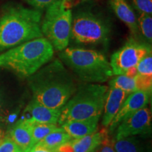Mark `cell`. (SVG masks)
Listing matches in <instances>:
<instances>
[{"label": "cell", "instance_id": "obj_1", "mask_svg": "<svg viewBox=\"0 0 152 152\" xmlns=\"http://www.w3.org/2000/svg\"><path fill=\"white\" fill-rule=\"evenodd\" d=\"M33 99L45 106L61 109L73 96L77 87L62 62L55 59L30 76Z\"/></svg>", "mask_w": 152, "mask_h": 152}, {"label": "cell", "instance_id": "obj_2", "mask_svg": "<svg viewBox=\"0 0 152 152\" xmlns=\"http://www.w3.org/2000/svg\"><path fill=\"white\" fill-rule=\"evenodd\" d=\"M42 16L41 11L20 4L5 7L0 15V53L43 37Z\"/></svg>", "mask_w": 152, "mask_h": 152}, {"label": "cell", "instance_id": "obj_3", "mask_svg": "<svg viewBox=\"0 0 152 152\" xmlns=\"http://www.w3.org/2000/svg\"><path fill=\"white\" fill-rule=\"evenodd\" d=\"M54 48L45 37L31 39L0 53V67L30 77L52 60Z\"/></svg>", "mask_w": 152, "mask_h": 152}, {"label": "cell", "instance_id": "obj_4", "mask_svg": "<svg viewBox=\"0 0 152 152\" xmlns=\"http://www.w3.org/2000/svg\"><path fill=\"white\" fill-rule=\"evenodd\" d=\"M71 39L83 45H107L111 34V23L103 12L93 5L83 4L72 11Z\"/></svg>", "mask_w": 152, "mask_h": 152}, {"label": "cell", "instance_id": "obj_5", "mask_svg": "<svg viewBox=\"0 0 152 152\" xmlns=\"http://www.w3.org/2000/svg\"><path fill=\"white\" fill-rule=\"evenodd\" d=\"M59 57L81 80L87 83H102L113 75L110 62L98 51L78 47H66Z\"/></svg>", "mask_w": 152, "mask_h": 152}, {"label": "cell", "instance_id": "obj_6", "mask_svg": "<svg viewBox=\"0 0 152 152\" xmlns=\"http://www.w3.org/2000/svg\"><path fill=\"white\" fill-rule=\"evenodd\" d=\"M108 90L107 86L99 83L81 85L61 108L58 125L70 121L101 116Z\"/></svg>", "mask_w": 152, "mask_h": 152}, {"label": "cell", "instance_id": "obj_7", "mask_svg": "<svg viewBox=\"0 0 152 152\" xmlns=\"http://www.w3.org/2000/svg\"><path fill=\"white\" fill-rule=\"evenodd\" d=\"M73 13L66 0H58L45 10L41 21L43 37L52 44L54 49L61 52L68 47L71 40Z\"/></svg>", "mask_w": 152, "mask_h": 152}, {"label": "cell", "instance_id": "obj_8", "mask_svg": "<svg viewBox=\"0 0 152 152\" xmlns=\"http://www.w3.org/2000/svg\"><path fill=\"white\" fill-rule=\"evenodd\" d=\"M151 52V45L132 37L111 56L110 64L113 74L124 75L128 69L135 67L144 56Z\"/></svg>", "mask_w": 152, "mask_h": 152}, {"label": "cell", "instance_id": "obj_9", "mask_svg": "<svg viewBox=\"0 0 152 152\" xmlns=\"http://www.w3.org/2000/svg\"><path fill=\"white\" fill-rule=\"evenodd\" d=\"M115 140L151 132V112L147 106L125 118L117 127Z\"/></svg>", "mask_w": 152, "mask_h": 152}, {"label": "cell", "instance_id": "obj_10", "mask_svg": "<svg viewBox=\"0 0 152 152\" xmlns=\"http://www.w3.org/2000/svg\"><path fill=\"white\" fill-rule=\"evenodd\" d=\"M151 92L137 90L127 96L113 121L110 123L109 133H113L120 123L136 111L146 107L149 104Z\"/></svg>", "mask_w": 152, "mask_h": 152}, {"label": "cell", "instance_id": "obj_11", "mask_svg": "<svg viewBox=\"0 0 152 152\" xmlns=\"http://www.w3.org/2000/svg\"><path fill=\"white\" fill-rule=\"evenodd\" d=\"M109 6L118 18L128 26L132 36L138 39L140 33L137 24V16L128 0H108Z\"/></svg>", "mask_w": 152, "mask_h": 152}, {"label": "cell", "instance_id": "obj_12", "mask_svg": "<svg viewBox=\"0 0 152 152\" xmlns=\"http://www.w3.org/2000/svg\"><path fill=\"white\" fill-rule=\"evenodd\" d=\"M25 111V119H27L32 122L58 124L61 109H51L33 99L26 107Z\"/></svg>", "mask_w": 152, "mask_h": 152}, {"label": "cell", "instance_id": "obj_13", "mask_svg": "<svg viewBox=\"0 0 152 152\" xmlns=\"http://www.w3.org/2000/svg\"><path fill=\"white\" fill-rule=\"evenodd\" d=\"M128 93L116 87H110L106 94L104 106V114L102 125L104 128H109L110 123L116 115L127 96Z\"/></svg>", "mask_w": 152, "mask_h": 152}, {"label": "cell", "instance_id": "obj_14", "mask_svg": "<svg viewBox=\"0 0 152 152\" xmlns=\"http://www.w3.org/2000/svg\"><path fill=\"white\" fill-rule=\"evenodd\" d=\"M100 116L84 120H75L63 123L61 128L72 139L80 138L97 131Z\"/></svg>", "mask_w": 152, "mask_h": 152}, {"label": "cell", "instance_id": "obj_15", "mask_svg": "<svg viewBox=\"0 0 152 152\" xmlns=\"http://www.w3.org/2000/svg\"><path fill=\"white\" fill-rule=\"evenodd\" d=\"M108 134L109 131L103 129L83 137L72 139L68 144L72 152H90L101 147L104 139Z\"/></svg>", "mask_w": 152, "mask_h": 152}, {"label": "cell", "instance_id": "obj_16", "mask_svg": "<svg viewBox=\"0 0 152 152\" xmlns=\"http://www.w3.org/2000/svg\"><path fill=\"white\" fill-rule=\"evenodd\" d=\"M9 137L23 152H26L33 147L30 122L27 119L20 120L9 132Z\"/></svg>", "mask_w": 152, "mask_h": 152}, {"label": "cell", "instance_id": "obj_17", "mask_svg": "<svg viewBox=\"0 0 152 152\" xmlns=\"http://www.w3.org/2000/svg\"><path fill=\"white\" fill-rule=\"evenodd\" d=\"M71 140H72L71 136L64 129L57 127L36 144H39L47 149H56L62 144L66 143Z\"/></svg>", "mask_w": 152, "mask_h": 152}, {"label": "cell", "instance_id": "obj_18", "mask_svg": "<svg viewBox=\"0 0 152 152\" xmlns=\"http://www.w3.org/2000/svg\"><path fill=\"white\" fill-rule=\"evenodd\" d=\"M113 147L116 152H144L141 144L134 136L116 140L113 142Z\"/></svg>", "mask_w": 152, "mask_h": 152}, {"label": "cell", "instance_id": "obj_19", "mask_svg": "<svg viewBox=\"0 0 152 152\" xmlns=\"http://www.w3.org/2000/svg\"><path fill=\"white\" fill-rule=\"evenodd\" d=\"M30 122L32 132V141L33 147L41 141L54 129H56L58 124H49V123H39L35 122Z\"/></svg>", "mask_w": 152, "mask_h": 152}, {"label": "cell", "instance_id": "obj_20", "mask_svg": "<svg viewBox=\"0 0 152 152\" xmlns=\"http://www.w3.org/2000/svg\"><path fill=\"white\" fill-rule=\"evenodd\" d=\"M137 24L140 35L143 37L144 42L151 45L152 42V17L151 15L139 14Z\"/></svg>", "mask_w": 152, "mask_h": 152}, {"label": "cell", "instance_id": "obj_21", "mask_svg": "<svg viewBox=\"0 0 152 152\" xmlns=\"http://www.w3.org/2000/svg\"><path fill=\"white\" fill-rule=\"evenodd\" d=\"M110 87L121 89L128 94L137 91L135 80L125 75H116L109 82Z\"/></svg>", "mask_w": 152, "mask_h": 152}, {"label": "cell", "instance_id": "obj_22", "mask_svg": "<svg viewBox=\"0 0 152 152\" xmlns=\"http://www.w3.org/2000/svg\"><path fill=\"white\" fill-rule=\"evenodd\" d=\"M133 9L139 14L151 15L152 0H128Z\"/></svg>", "mask_w": 152, "mask_h": 152}, {"label": "cell", "instance_id": "obj_23", "mask_svg": "<svg viewBox=\"0 0 152 152\" xmlns=\"http://www.w3.org/2000/svg\"><path fill=\"white\" fill-rule=\"evenodd\" d=\"M138 75L152 76V54L151 52L144 56L136 66Z\"/></svg>", "mask_w": 152, "mask_h": 152}, {"label": "cell", "instance_id": "obj_24", "mask_svg": "<svg viewBox=\"0 0 152 152\" xmlns=\"http://www.w3.org/2000/svg\"><path fill=\"white\" fill-rule=\"evenodd\" d=\"M137 90L145 91L151 92L152 90V76L137 75L134 76Z\"/></svg>", "mask_w": 152, "mask_h": 152}, {"label": "cell", "instance_id": "obj_25", "mask_svg": "<svg viewBox=\"0 0 152 152\" xmlns=\"http://www.w3.org/2000/svg\"><path fill=\"white\" fill-rule=\"evenodd\" d=\"M22 151L9 136L4 137L0 140V152Z\"/></svg>", "mask_w": 152, "mask_h": 152}, {"label": "cell", "instance_id": "obj_26", "mask_svg": "<svg viewBox=\"0 0 152 152\" xmlns=\"http://www.w3.org/2000/svg\"><path fill=\"white\" fill-rule=\"evenodd\" d=\"M24 1L30 7H31V8L43 12L44 11L46 10L47 7L58 0H24Z\"/></svg>", "mask_w": 152, "mask_h": 152}, {"label": "cell", "instance_id": "obj_27", "mask_svg": "<svg viewBox=\"0 0 152 152\" xmlns=\"http://www.w3.org/2000/svg\"><path fill=\"white\" fill-rule=\"evenodd\" d=\"M10 112L3 92L0 90V123H5L9 120Z\"/></svg>", "mask_w": 152, "mask_h": 152}, {"label": "cell", "instance_id": "obj_28", "mask_svg": "<svg viewBox=\"0 0 152 152\" xmlns=\"http://www.w3.org/2000/svg\"><path fill=\"white\" fill-rule=\"evenodd\" d=\"M101 145L102 146L100 152H116L113 147V142L110 140L109 134L105 137Z\"/></svg>", "mask_w": 152, "mask_h": 152}, {"label": "cell", "instance_id": "obj_29", "mask_svg": "<svg viewBox=\"0 0 152 152\" xmlns=\"http://www.w3.org/2000/svg\"><path fill=\"white\" fill-rule=\"evenodd\" d=\"M26 152H58L56 149H47L46 147H42L39 144H35Z\"/></svg>", "mask_w": 152, "mask_h": 152}, {"label": "cell", "instance_id": "obj_30", "mask_svg": "<svg viewBox=\"0 0 152 152\" xmlns=\"http://www.w3.org/2000/svg\"><path fill=\"white\" fill-rule=\"evenodd\" d=\"M124 75L126 76H128V77H134V76H136L137 75V71L136 66L135 67L131 68H130V69H128V71L125 72Z\"/></svg>", "mask_w": 152, "mask_h": 152}, {"label": "cell", "instance_id": "obj_31", "mask_svg": "<svg viewBox=\"0 0 152 152\" xmlns=\"http://www.w3.org/2000/svg\"><path fill=\"white\" fill-rule=\"evenodd\" d=\"M4 137V131L1 130V128H0V140H1V138H3Z\"/></svg>", "mask_w": 152, "mask_h": 152}, {"label": "cell", "instance_id": "obj_32", "mask_svg": "<svg viewBox=\"0 0 152 152\" xmlns=\"http://www.w3.org/2000/svg\"><path fill=\"white\" fill-rule=\"evenodd\" d=\"M99 148H100V147H99V148H97V149H96L93 150V151H90V152H99Z\"/></svg>", "mask_w": 152, "mask_h": 152}, {"label": "cell", "instance_id": "obj_33", "mask_svg": "<svg viewBox=\"0 0 152 152\" xmlns=\"http://www.w3.org/2000/svg\"><path fill=\"white\" fill-rule=\"evenodd\" d=\"M20 152H23V151H20Z\"/></svg>", "mask_w": 152, "mask_h": 152}]
</instances>
